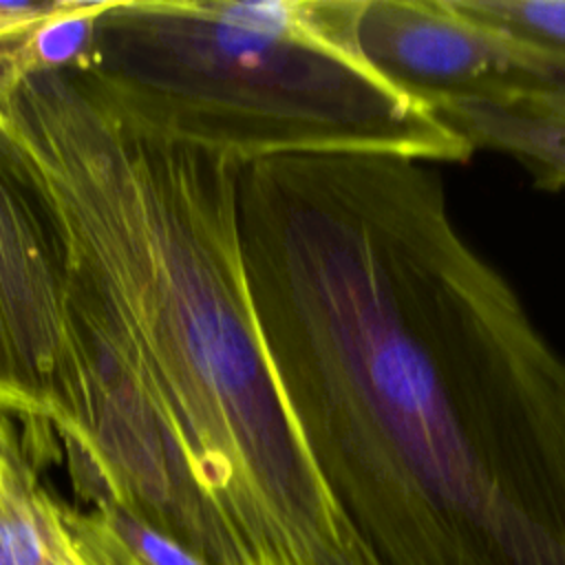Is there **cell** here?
Here are the masks:
<instances>
[{"instance_id": "6da1fadb", "label": "cell", "mask_w": 565, "mask_h": 565, "mask_svg": "<svg viewBox=\"0 0 565 565\" xmlns=\"http://www.w3.org/2000/svg\"><path fill=\"white\" fill-rule=\"evenodd\" d=\"M238 236L294 424L373 565H565V353L430 163L241 166Z\"/></svg>"}, {"instance_id": "7a4b0ae2", "label": "cell", "mask_w": 565, "mask_h": 565, "mask_svg": "<svg viewBox=\"0 0 565 565\" xmlns=\"http://www.w3.org/2000/svg\"><path fill=\"white\" fill-rule=\"evenodd\" d=\"M0 110L62 243L68 373L53 428L77 497L128 510L203 565H373L260 338L243 163L84 66L24 79Z\"/></svg>"}, {"instance_id": "3957f363", "label": "cell", "mask_w": 565, "mask_h": 565, "mask_svg": "<svg viewBox=\"0 0 565 565\" xmlns=\"http://www.w3.org/2000/svg\"><path fill=\"white\" fill-rule=\"evenodd\" d=\"M366 0H115L84 68L166 130L241 163L475 150L362 53Z\"/></svg>"}, {"instance_id": "277c9868", "label": "cell", "mask_w": 565, "mask_h": 565, "mask_svg": "<svg viewBox=\"0 0 565 565\" xmlns=\"http://www.w3.org/2000/svg\"><path fill=\"white\" fill-rule=\"evenodd\" d=\"M66 373L62 243L0 130V411L22 417V446L33 463L51 457Z\"/></svg>"}, {"instance_id": "5b68a950", "label": "cell", "mask_w": 565, "mask_h": 565, "mask_svg": "<svg viewBox=\"0 0 565 565\" xmlns=\"http://www.w3.org/2000/svg\"><path fill=\"white\" fill-rule=\"evenodd\" d=\"M360 46L377 71L422 97L565 93V51L477 18L457 0H366Z\"/></svg>"}, {"instance_id": "8992f818", "label": "cell", "mask_w": 565, "mask_h": 565, "mask_svg": "<svg viewBox=\"0 0 565 565\" xmlns=\"http://www.w3.org/2000/svg\"><path fill=\"white\" fill-rule=\"evenodd\" d=\"M477 150L514 159L539 190H565V117L463 95L424 97Z\"/></svg>"}, {"instance_id": "52a82bcc", "label": "cell", "mask_w": 565, "mask_h": 565, "mask_svg": "<svg viewBox=\"0 0 565 565\" xmlns=\"http://www.w3.org/2000/svg\"><path fill=\"white\" fill-rule=\"evenodd\" d=\"M0 565H79L60 503L40 486L11 415L0 411Z\"/></svg>"}, {"instance_id": "ba28073f", "label": "cell", "mask_w": 565, "mask_h": 565, "mask_svg": "<svg viewBox=\"0 0 565 565\" xmlns=\"http://www.w3.org/2000/svg\"><path fill=\"white\" fill-rule=\"evenodd\" d=\"M115 0H60L57 7L0 42V99L40 73L84 66L97 20Z\"/></svg>"}, {"instance_id": "9c48e42d", "label": "cell", "mask_w": 565, "mask_h": 565, "mask_svg": "<svg viewBox=\"0 0 565 565\" xmlns=\"http://www.w3.org/2000/svg\"><path fill=\"white\" fill-rule=\"evenodd\" d=\"M60 516L79 565H203L174 539L119 505H60Z\"/></svg>"}, {"instance_id": "30bf717a", "label": "cell", "mask_w": 565, "mask_h": 565, "mask_svg": "<svg viewBox=\"0 0 565 565\" xmlns=\"http://www.w3.org/2000/svg\"><path fill=\"white\" fill-rule=\"evenodd\" d=\"M468 13L565 51V0H457Z\"/></svg>"}, {"instance_id": "8fae6325", "label": "cell", "mask_w": 565, "mask_h": 565, "mask_svg": "<svg viewBox=\"0 0 565 565\" xmlns=\"http://www.w3.org/2000/svg\"><path fill=\"white\" fill-rule=\"evenodd\" d=\"M60 0L44 2H0V42L49 15Z\"/></svg>"}, {"instance_id": "7c38bea8", "label": "cell", "mask_w": 565, "mask_h": 565, "mask_svg": "<svg viewBox=\"0 0 565 565\" xmlns=\"http://www.w3.org/2000/svg\"><path fill=\"white\" fill-rule=\"evenodd\" d=\"M503 104H516V106H525L530 110L565 117V93H532V95H523V97H516V99L503 102Z\"/></svg>"}, {"instance_id": "4fadbf2b", "label": "cell", "mask_w": 565, "mask_h": 565, "mask_svg": "<svg viewBox=\"0 0 565 565\" xmlns=\"http://www.w3.org/2000/svg\"><path fill=\"white\" fill-rule=\"evenodd\" d=\"M4 128V117H2V110H0V130Z\"/></svg>"}]
</instances>
